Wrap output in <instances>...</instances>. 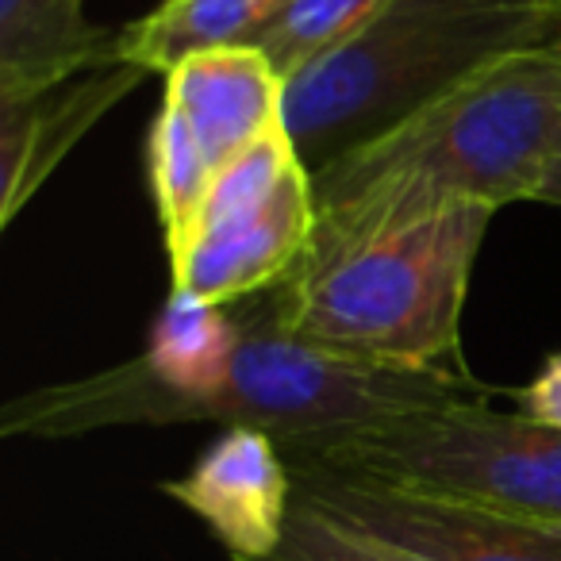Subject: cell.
I'll return each instance as SVG.
<instances>
[{
	"label": "cell",
	"instance_id": "6da1fadb",
	"mask_svg": "<svg viewBox=\"0 0 561 561\" xmlns=\"http://www.w3.org/2000/svg\"><path fill=\"white\" fill-rule=\"evenodd\" d=\"M561 135V58L527 50L312 170L316 231L293 273L420 219L535 201Z\"/></svg>",
	"mask_w": 561,
	"mask_h": 561
},
{
	"label": "cell",
	"instance_id": "7a4b0ae2",
	"mask_svg": "<svg viewBox=\"0 0 561 561\" xmlns=\"http://www.w3.org/2000/svg\"><path fill=\"white\" fill-rule=\"evenodd\" d=\"M558 20L561 0H389L285 81V131L320 170L477 73L542 50Z\"/></svg>",
	"mask_w": 561,
	"mask_h": 561
},
{
	"label": "cell",
	"instance_id": "3957f363",
	"mask_svg": "<svg viewBox=\"0 0 561 561\" xmlns=\"http://www.w3.org/2000/svg\"><path fill=\"white\" fill-rule=\"evenodd\" d=\"M496 208L466 204L273 285L280 323L358 366L435 374L461 346L469 277Z\"/></svg>",
	"mask_w": 561,
	"mask_h": 561
},
{
	"label": "cell",
	"instance_id": "277c9868",
	"mask_svg": "<svg viewBox=\"0 0 561 561\" xmlns=\"http://www.w3.org/2000/svg\"><path fill=\"white\" fill-rule=\"evenodd\" d=\"M293 473H331L561 523V431L484 400L427 408L285 454Z\"/></svg>",
	"mask_w": 561,
	"mask_h": 561
},
{
	"label": "cell",
	"instance_id": "5b68a950",
	"mask_svg": "<svg viewBox=\"0 0 561 561\" xmlns=\"http://www.w3.org/2000/svg\"><path fill=\"white\" fill-rule=\"evenodd\" d=\"M297 496L320 512L404 542L438 561H561V523L484 512L389 484L331 473H293Z\"/></svg>",
	"mask_w": 561,
	"mask_h": 561
},
{
	"label": "cell",
	"instance_id": "8992f818",
	"mask_svg": "<svg viewBox=\"0 0 561 561\" xmlns=\"http://www.w3.org/2000/svg\"><path fill=\"white\" fill-rule=\"evenodd\" d=\"M158 492L193 512L234 561H270L289 530L297 477L273 435L224 427L188 473Z\"/></svg>",
	"mask_w": 561,
	"mask_h": 561
},
{
	"label": "cell",
	"instance_id": "52a82bcc",
	"mask_svg": "<svg viewBox=\"0 0 561 561\" xmlns=\"http://www.w3.org/2000/svg\"><path fill=\"white\" fill-rule=\"evenodd\" d=\"M316 231V185L300 162L280 188L247 216L224 219L188 239L173 265V297L227 308L289 280Z\"/></svg>",
	"mask_w": 561,
	"mask_h": 561
},
{
	"label": "cell",
	"instance_id": "ba28073f",
	"mask_svg": "<svg viewBox=\"0 0 561 561\" xmlns=\"http://www.w3.org/2000/svg\"><path fill=\"white\" fill-rule=\"evenodd\" d=\"M142 78L147 70L112 55L43 93L0 101V227L24 211L58 162Z\"/></svg>",
	"mask_w": 561,
	"mask_h": 561
},
{
	"label": "cell",
	"instance_id": "9c48e42d",
	"mask_svg": "<svg viewBox=\"0 0 561 561\" xmlns=\"http://www.w3.org/2000/svg\"><path fill=\"white\" fill-rule=\"evenodd\" d=\"M162 101L185 116L216 173L285 127V78L250 43L204 50L173 66Z\"/></svg>",
	"mask_w": 561,
	"mask_h": 561
},
{
	"label": "cell",
	"instance_id": "30bf717a",
	"mask_svg": "<svg viewBox=\"0 0 561 561\" xmlns=\"http://www.w3.org/2000/svg\"><path fill=\"white\" fill-rule=\"evenodd\" d=\"M85 0H0V101L32 96L116 55Z\"/></svg>",
	"mask_w": 561,
	"mask_h": 561
},
{
	"label": "cell",
	"instance_id": "8fae6325",
	"mask_svg": "<svg viewBox=\"0 0 561 561\" xmlns=\"http://www.w3.org/2000/svg\"><path fill=\"white\" fill-rule=\"evenodd\" d=\"M280 0H162L116 32V58L147 73H170L185 58L219 47H247Z\"/></svg>",
	"mask_w": 561,
	"mask_h": 561
},
{
	"label": "cell",
	"instance_id": "7c38bea8",
	"mask_svg": "<svg viewBox=\"0 0 561 561\" xmlns=\"http://www.w3.org/2000/svg\"><path fill=\"white\" fill-rule=\"evenodd\" d=\"M147 170H150V196H154L158 224H162V239L173 257L188 242L196 219H201L208 188L216 181V165L201 150V142H196L193 127L185 124V116L165 101L158 108L154 127H150Z\"/></svg>",
	"mask_w": 561,
	"mask_h": 561
},
{
	"label": "cell",
	"instance_id": "4fadbf2b",
	"mask_svg": "<svg viewBox=\"0 0 561 561\" xmlns=\"http://www.w3.org/2000/svg\"><path fill=\"white\" fill-rule=\"evenodd\" d=\"M389 0H280V9L265 20L250 47L273 62V70L289 81L316 58L335 50L358 35Z\"/></svg>",
	"mask_w": 561,
	"mask_h": 561
},
{
	"label": "cell",
	"instance_id": "5bb4252c",
	"mask_svg": "<svg viewBox=\"0 0 561 561\" xmlns=\"http://www.w3.org/2000/svg\"><path fill=\"white\" fill-rule=\"evenodd\" d=\"M270 561H438L404 542L362 530L297 496L285 542Z\"/></svg>",
	"mask_w": 561,
	"mask_h": 561
},
{
	"label": "cell",
	"instance_id": "9a60e30c",
	"mask_svg": "<svg viewBox=\"0 0 561 561\" xmlns=\"http://www.w3.org/2000/svg\"><path fill=\"white\" fill-rule=\"evenodd\" d=\"M515 400L527 420L561 431V351L550 354L523 389H515Z\"/></svg>",
	"mask_w": 561,
	"mask_h": 561
},
{
	"label": "cell",
	"instance_id": "2e32d148",
	"mask_svg": "<svg viewBox=\"0 0 561 561\" xmlns=\"http://www.w3.org/2000/svg\"><path fill=\"white\" fill-rule=\"evenodd\" d=\"M535 201L558 204V208H561V135H558V147H553L550 165H546L542 181H538V188H535Z\"/></svg>",
	"mask_w": 561,
	"mask_h": 561
},
{
	"label": "cell",
	"instance_id": "e0dca14e",
	"mask_svg": "<svg viewBox=\"0 0 561 561\" xmlns=\"http://www.w3.org/2000/svg\"><path fill=\"white\" fill-rule=\"evenodd\" d=\"M546 47H550L553 55L561 58V20H558V27H553V35H550V43H546Z\"/></svg>",
	"mask_w": 561,
	"mask_h": 561
}]
</instances>
